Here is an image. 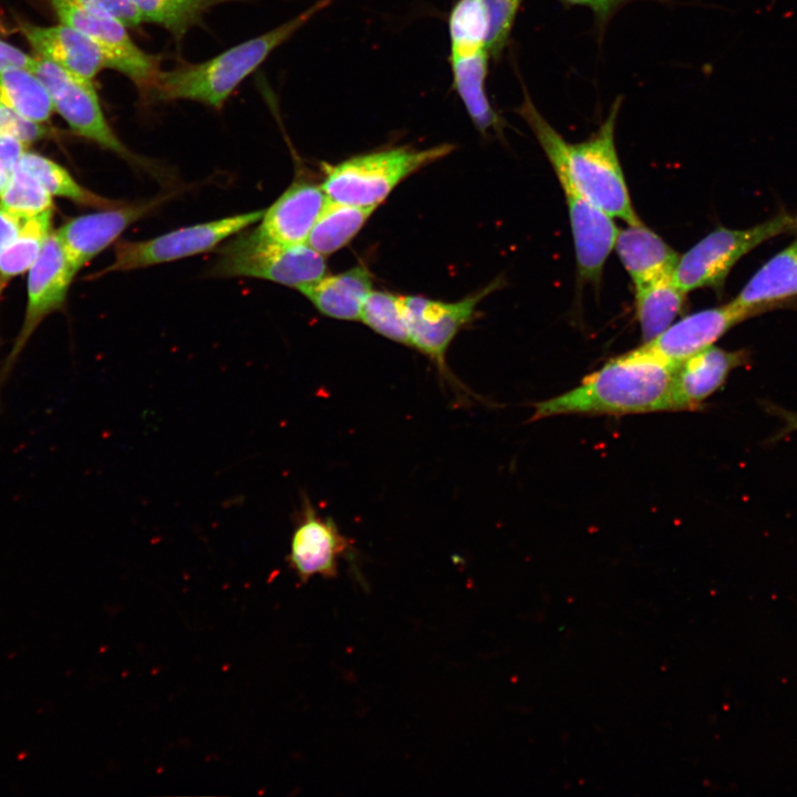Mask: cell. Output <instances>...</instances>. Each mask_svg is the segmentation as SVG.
<instances>
[{
    "instance_id": "cell-18",
    "label": "cell",
    "mask_w": 797,
    "mask_h": 797,
    "mask_svg": "<svg viewBox=\"0 0 797 797\" xmlns=\"http://www.w3.org/2000/svg\"><path fill=\"white\" fill-rule=\"evenodd\" d=\"M20 30L41 58L84 80L93 81L103 69H108L99 45L73 27L64 23L39 27L23 22Z\"/></svg>"
},
{
    "instance_id": "cell-21",
    "label": "cell",
    "mask_w": 797,
    "mask_h": 797,
    "mask_svg": "<svg viewBox=\"0 0 797 797\" xmlns=\"http://www.w3.org/2000/svg\"><path fill=\"white\" fill-rule=\"evenodd\" d=\"M489 54L485 49L468 55H451L453 87L469 118L483 135L503 134L504 121L493 108L487 92Z\"/></svg>"
},
{
    "instance_id": "cell-29",
    "label": "cell",
    "mask_w": 797,
    "mask_h": 797,
    "mask_svg": "<svg viewBox=\"0 0 797 797\" xmlns=\"http://www.w3.org/2000/svg\"><path fill=\"white\" fill-rule=\"evenodd\" d=\"M451 55H468L486 48L488 18L484 0H457L448 18Z\"/></svg>"
},
{
    "instance_id": "cell-2",
    "label": "cell",
    "mask_w": 797,
    "mask_h": 797,
    "mask_svg": "<svg viewBox=\"0 0 797 797\" xmlns=\"http://www.w3.org/2000/svg\"><path fill=\"white\" fill-rule=\"evenodd\" d=\"M334 0H318L287 22L238 43L200 63L161 70L149 96L159 101L190 100L220 108L236 87L256 71L270 53L290 39Z\"/></svg>"
},
{
    "instance_id": "cell-9",
    "label": "cell",
    "mask_w": 797,
    "mask_h": 797,
    "mask_svg": "<svg viewBox=\"0 0 797 797\" xmlns=\"http://www.w3.org/2000/svg\"><path fill=\"white\" fill-rule=\"evenodd\" d=\"M31 71L43 82L53 108L73 133L132 164L143 165L144 162L122 143L106 121L93 81L84 80L41 56L35 58Z\"/></svg>"
},
{
    "instance_id": "cell-36",
    "label": "cell",
    "mask_w": 797,
    "mask_h": 797,
    "mask_svg": "<svg viewBox=\"0 0 797 797\" xmlns=\"http://www.w3.org/2000/svg\"><path fill=\"white\" fill-rule=\"evenodd\" d=\"M28 218L0 205V250L21 234Z\"/></svg>"
},
{
    "instance_id": "cell-37",
    "label": "cell",
    "mask_w": 797,
    "mask_h": 797,
    "mask_svg": "<svg viewBox=\"0 0 797 797\" xmlns=\"http://www.w3.org/2000/svg\"><path fill=\"white\" fill-rule=\"evenodd\" d=\"M569 6H582L589 8L600 25H603L609 18L623 4L631 0H559Z\"/></svg>"
},
{
    "instance_id": "cell-14",
    "label": "cell",
    "mask_w": 797,
    "mask_h": 797,
    "mask_svg": "<svg viewBox=\"0 0 797 797\" xmlns=\"http://www.w3.org/2000/svg\"><path fill=\"white\" fill-rule=\"evenodd\" d=\"M162 201L161 198L133 205H120L97 213L77 216L61 226L55 235L77 272L107 248L133 222Z\"/></svg>"
},
{
    "instance_id": "cell-38",
    "label": "cell",
    "mask_w": 797,
    "mask_h": 797,
    "mask_svg": "<svg viewBox=\"0 0 797 797\" xmlns=\"http://www.w3.org/2000/svg\"><path fill=\"white\" fill-rule=\"evenodd\" d=\"M35 58H32L0 39V71L9 68H27L32 70Z\"/></svg>"
},
{
    "instance_id": "cell-5",
    "label": "cell",
    "mask_w": 797,
    "mask_h": 797,
    "mask_svg": "<svg viewBox=\"0 0 797 797\" xmlns=\"http://www.w3.org/2000/svg\"><path fill=\"white\" fill-rule=\"evenodd\" d=\"M532 132L567 199L578 279L584 283H599L619 229L612 217L586 199L571 182L565 164L566 141L562 136L546 120L537 121Z\"/></svg>"
},
{
    "instance_id": "cell-20",
    "label": "cell",
    "mask_w": 797,
    "mask_h": 797,
    "mask_svg": "<svg viewBox=\"0 0 797 797\" xmlns=\"http://www.w3.org/2000/svg\"><path fill=\"white\" fill-rule=\"evenodd\" d=\"M322 314L339 320H360L372 291V276L364 266L321 279L298 289Z\"/></svg>"
},
{
    "instance_id": "cell-27",
    "label": "cell",
    "mask_w": 797,
    "mask_h": 797,
    "mask_svg": "<svg viewBox=\"0 0 797 797\" xmlns=\"http://www.w3.org/2000/svg\"><path fill=\"white\" fill-rule=\"evenodd\" d=\"M19 164L30 172L51 196L64 197L75 204L97 209L122 205L86 189L64 167L40 154L27 151Z\"/></svg>"
},
{
    "instance_id": "cell-7",
    "label": "cell",
    "mask_w": 797,
    "mask_h": 797,
    "mask_svg": "<svg viewBox=\"0 0 797 797\" xmlns=\"http://www.w3.org/2000/svg\"><path fill=\"white\" fill-rule=\"evenodd\" d=\"M213 273L265 279L299 289L325 276L327 261L308 244L276 245L242 234L224 247Z\"/></svg>"
},
{
    "instance_id": "cell-28",
    "label": "cell",
    "mask_w": 797,
    "mask_h": 797,
    "mask_svg": "<svg viewBox=\"0 0 797 797\" xmlns=\"http://www.w3.org/2000/svg\"><path fill=\"white\" fill-rule=\"evenodd\" d=\"M139 11L143 22H152L166 29L176 39L196 25L205 12L225 0H131Z\"/></svg>"
},
{
    "instance_id": "cell-22",
    "label": "cell",
    "mask_w": 797,
    "mask_h": 797,
    "mask_svg": "<svg viewBox=\"0 0 797 797\" xmlns=\"http://www.w3.org/2000/svg\"><path fill=\"white\" fill-rule=\"evenodd\" d=\"M797 296V240L772 257L732 300L762 313Z\"/></svg>"
},
{
    "instance_id": "cell-35",
    "label": "cell",
    "mask_w": 797,
    "mask_h": 797,
    "mask_svg": "<svg viewBox=\"0 0 797 797\" xmlns=\"http://www.w3.org/2000/svg\"><path fill=\"white\" fill-rule=\"evenodd\" d=\"M27 144L6 134H0V194L7 186L13 170L22 155L27 152Z\"/></svg>"
},
{
    "instance_id": "cell-32",
    "label": "cell",
    "mask_w": 797,
    "mask_h": 797,
    "mask_svg": "<svg viewBox=\"0 0 797 797\" xmlns=\"http://www.w3.org/2000/svg\"><path fill=\"white\" fill-rule=\"evenodd\" d=\"M488 18L486 50L498 59L510 37L522 0H484Z\"/></svg>"
},
{
    "instance_id": "cell-12",
    "label": "cell",
    "mask_w": 797,
    "mask_h": 797,
    "mask_svg": "<svg viewBox=\"0 0 797 797\" xmlns=\"http://www.w3.org/2000/svg\"><path fill=\"white\" fill-rule=\"evenodd\" d=\"M75 273L55 232L52 231L28 270L24 320L1 371L4 377L39 324L63 306Z\"/></svg>"
},
{
    "instance_id": "cell-13",
    "label": "cell",
    "mask_w": 797,
    "mask_h": 797,
    "mask_svg": "<svg viewBox=\"0 0 797 797\" xmlns=\"http://www.w3.org/2000/svg\"><path fill=\"white\" fill-rule=\"evenodd\" d=\"M301 514L291 537L289 567L302 584L314 576L337 577L339 559L349 550V541L331 518L317 514L306 497Z\"/></svg>"
},
{
    "instance_id": "cell-25",
    "label": "cell",
    "mask_w": 797,
    "mask_h": 797,
    "mask_svg": "<svg viewBox=\"0 0 797 797\" xmlns=\"http://www.w3.org/2000/svg\"><path fill=\"white\" fill-rule=\"evenodd\" d=\"M0 102L35 123H45L52 114L51 96L39 76L27 68L0 71Z\"/></svg>"
},
{
    "instance_id": "cell-23",
    "label": "cell",
    "mask_w": 797,
    "mask_h": 797,
    "mask_svg": "<svg viewBox=\"0 0 797 797\" xmlns=\"http://www.w3.org/2000/svg\"><path fill=\"white\" fill-rule=\"evenodd\" d=\"M686 294L671 275L635 288V310L643 343L655 339L683 313Z\"/></svg>"
},
{
    "instance_id": "cell-1",
    "label": "cell",
    "mask_w": 797,
    "mask_h": 797,
    "mask_svg": "<svg viewBox=\"0 0 797 797\" xmlns=\"http://www.w3.org/2000/svg\"><path fill=\"white\" fill-rule=\"evenodd\" d=\"M677 366L643 344L609 360L577 387L536 403L531 420L562 414L625 415L669 411Z\"/></svg>"
},
{
    "instance_id": "cell-30",
    "label": "cell",
    "mask_w": 797,
    "mask_h": 797,
    "mask_svg": "<svg viewBox=\"0 0 797 797\" xmlns=\"http://www.w3.org/2000/svg\"><path fill=\"white\" fill-rule=\"evenodd\" d=\"M360 320L379 334L411 345L408 321L402 297L387 291H371L361 312Z\"/></svg>"
},
{
    "instance_id": "cell-3",
    "label": "cell",
    "mask_w": 797,
    "mask_h": 797,
    "mask_svg": "<svg viewBox=\"0 0 797 797\" xmlns=\"http://www.w3.org/2000/svg\"><path fill=\"white\" fill-rule=\"evenodd\" d=\"M452 149L449 144L426 149L400 146L324 164L321 186L332 201L376 208L402 180Z\"/></svg>"
},
{
    "instance_id": "cell-31",
    "label": "cell",
    "mask_w": 797,
    "mask_h": 797,
    "mask_svg": "<svg viewBox=\"0 0 797 797\" xmlns=\"http://www.w3.org/2000/svg\"><path fill=\"white\" fill-rule=\"evenodd\" d=\"M0 205L24 217L52 209V196L20 164L0 194Z\"/></svg>"
},
{
    "instance_id": "cell-8",
    "label": "cell",
    "mask_w": 797,
    "mask_h": 797,
    "mask_svg": "<svg viewBox=\"0 0 797 797\" xmlns=\"http://www.w3.org/2000/svg\"><path fill=\"white\" fill-rule=\"evenodd\" d=\"M265 209L183 227L141 241H120L114 260L100 275L130 271L190 257L217 247L249 226L258 222Z\"/></svg>"
},
{
    "instance_id": "cell-34",
    "label": "cell",
    "mask_w": 797,
    "mask_h": 797,
    "mask_svg": "<svg viewBox=\"0 0 797 797\" xmlns=\"http://www.w3.org/2000/svg\"><path fill=\"white\" fill-rule=\"evenodd\" d=\"M0 134L13 136L27 145L43 138L48 130L40 123L19 115L0 102Z\"/></svg>"
},
{
    "instance_id": "cell-17",
    "label": "cell",
    "mask_w": 797,
    "mask_h": 797,
    "mask_svg": "<svg viewBox=\"0 0 797 797\" xmlns=\"http://www.w3.org/2000/svg\"><path fill=\"white\" fill-rule=\"evenodd\" d=\"M749 363L746 350L728 351L711 345L684 360L676 369L669 411H693L721 389L731 372Z\"/></svg>"
},
{
    "instance_id": "cell-19",
    "label": "cell",
    "mask_w": 797,
    "mask_h": 797,
    "mask_svg": "<svg viewBox=\"0 0 797 797\" xmlns=\"http://www.w3.org/2000/svg\"><path fill=\"white\" fill-rule=\"evenodd\" d=\"M614 248L635 288L671 275L680 257L643 222L619 229Z\"/></svg>"
},
{
    "instance_id": "cell-26",
    "label": "cell",
    "mask_w": 797,
    "mask_h": 797,
    "mask_svg": "<svg viewBox=\"0 0 797 797\" xmlns=\"http://www.w3.org/2000/svg\"><path fill=\"white\" fill-rule=\"evenodd\" d=\"M52 209L29 217L21 234L0 250V297L8 283L30 269L52 232Z\"/></svg>"
},
{
    "instance_id": "cell-33",
    "label": "cell",
    "mask_w": 797,
    "mask_h": 797,
    "mask_svg": "<svg viewBox=\"0 0 797 797\" xmlns=\"http://www.w3.org/2000/svg\"><path fill=\"white\" fill-rule=\"evenodd\" d=\"M80 8L108 14L127 28H137L142 15L131 0H60Z\"/></svg>"
},
{
    "instance_id": "cell-15",
    "label": "cell",
    "mask_w": 797,
    "mask_h": 797,
    "mask_svg": "<svg viewBox=\"0 0 797 797\" xmlns=\"http://www.w3.org/2000/svg\"><path fill=\"white\" fill-rule=\"evenodd\" d=\"M329 201L322 186L310 182L293 183L269 208L259 225L246 235L253 240L291 246L307 239Z\"/></svg>"
},
{
    "instance_id": "cell-10",
    "label": "cell",
    "mask_w": 797,
    "mask_h": 797,
    "mask_svg": "<svg viewBox=\"0 0 797 797\" xmlns=\"http://www.w3.org/2000/svg\"><path fill=\"white\" fill-rule=\"evenodd\" d=\"M51 2L61 23L73 27L99 45L108 69L128 77L143 94H151L161 72V59L136 45L125 24L105 13L60 0Z\"/></svg>"
},
{
    "instance_id": "cell-6",
    "label": "cell",
    "mask_w": 797,
    "mask_h": 797,
    "mask_svg": "<svg viewBox=\"0 0 797 797\" xmlns=\"http://www.w3.org/2000/svg\"><path fill=\"white\" fill-rule=\"evenodd\" d=\"M793 229H797V217L788 214H778L746 229L717 228L679 257L672 279L686 293L700 288L721 291L741 258Z\"/></svg>"
},
{
    "instance_id": "cell-39",
    "label": "cell",
    "mask_w": 797,
    "mask_h": 797,
    "mask_svg": "<svg viewBox=\"0 0 797 797\" xmlns=\"http://www.w3.org/2000/svg\"><path fill=\"white\" fill-rule=\"evenodd\" d=\"M764 408L772 415L777 416L782 423V428L770 439L772 443L779 441L793 432L797 431V412L785 410L773 403H763Z\"/></svg>"
},
{
    "instance_id": "cell-24",
    "label": "cell",
    "mask_w": 797,
    "mask_h": 797,
    "mask_svg": "<svg viewBox=\"0 0 797 797\" xmlns=\"http://www.w3.org/2000/svg\"><path fill=\"white\" fill-rule=\"evenodd\" d=\"M375 207H359L329 199L307 244L324 257L348 245L361 230Z\"/></svg>"
},
{
    "instance_id": "cell-11",
    "label": "cell",
    "mask_w": 797,
    "mask_h": 797,
    "mask_svg": "<svg viewBox=\"0 0 797 797\" xmlns=\"http://www.w3.org/2000/svg\"><path fill=\"white\" fill-rule=\"evenodd\" d=\"M503 282L496 279L484 289L456 302L432 300L421 296L402 297L408 321L411 346L431 358L445 371L446 351L463 327L476 315L478 303Z\"/></svg>"
},
{
    "instance_id": "cell-16",
    "label": "cell",
    "mask_w": 797,
    "mask_h": 797,
    "mask_svg": "<svg viewBox=\"0 0 797 797\" xmlns=\"http://www.w3.org/2000/svg\"><path fill=\"white\" fill-rule=\"evenodd\" d=\"M758 313L731 301L685 315L643 344L661 358L680 365L691 355L714 345L733 327Z\"/></svg>"
},
{
    "instance_id": "cell-4",
    "label": "cell",
    "mask_w": 797,
    "mask_h": 797,
    "mask_svg": "<svg viewBox=\"0 0 797 797\" xmlns=\"http://www.w3.org/2000/svg\"><path fill=\"white\" fill-rule=\"evenodd\" d=\"M621 99H617L599 128L586 141L567 143L563 156L567 173L579 193L591 204L628 225L642 222L636 215L614 143Z\"/></svg>"
}]
</instances>
